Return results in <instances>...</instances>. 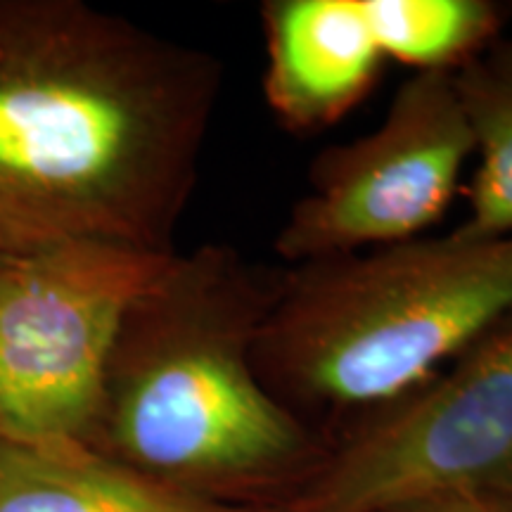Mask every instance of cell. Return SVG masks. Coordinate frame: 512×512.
<instances>
[{"mask_svg": "<svg viewBox=\"0 0 512 512\" xmlns=\"http://www.w3.org/2000/svg\"><path fill=\"white\" fill-rule=\"evenodd\" d=\"M0 512H278L185 494L81 441L0 439Z\"/></svg>", "mask_w": 512, "mask_h": 512, "instance_id": "cell-8", "label": "cell"}, {"mask_svg": "<svg viewBox=\"0 0 512 512\" xmlns=\"http://www.w3.org/2000/svg\"><path fill=\"white\" fill-rule=\"evenodd\" d=\"M171 254L67 240L0 261V439H91L121 318Z\"/></svg>", "mask_w": 512, "mask_h": 512, "instance_id": "cell-4", "label": "cell"}, {"mask_svg": "<svg viewBox=\"0 0 512 512\" xmlns=\"http://www.w3.org/2000/svg\"><path fill=\"white\" fill-rule=\"evenodd\" d=\"M472 155L453 74H411L380 126L313 159L275 254L297 266L422 238L451 209Z\"/></svg>", "mask_w": 512, "mask_h": 512, "instance_id": "cell-6", "label": "cell"}, {"mask_svg": "<svg viewBox=\"0 0 512 512\" xmlns=\"http://www.w3.org/2000/svg\"><path fill=\"white\" fill-rule=\"evenodd\" d=\"M512 489V318L339 444L278 512H389Z\"/></svg>", "mask_w": 512, "mask_h": 512, "instance_id": "cell-5", "label": "cell"}, {"mask_svg": "<svg viewBox=\"0 0 512 512\" xmlns=\"http://www.w3.org/2000/svg\"><path fill=\"white\" fill-rule=\"evenodd\" d=\"M264 98L294 136L339 124L399 64L392 0H266Z\"/></svg>", "mask_w": 512, "mask_h": 512, "instance_id": "cell-7", "label": "cell"}, {"mask_svg": "<svg viewBox=\"0 0 512 512\" xmlns=\"http://www.w3.org/2000/svg\"><path fill=\"white\" fill-rule=\"evenodd\" d=\"M10 256H15V252H10V249H8V247H5V245H0V261L10 259Z\"/></svg>", "mask_w": 512, "mask_h": 512, "instance_id": "cell-11", "label": "cell"}, {"mask_svg": "<svg viewBox=\"0 0 512 512\" xmlns=\"http://www.w3.org/2000/svg\"><path fill=\"white\" fill-rule=\"evenodd\" d=\"M389 512H512V489L465 491L403 505Z\"/></svg>", "mask_w": 512, "mask_h": 512, "instance_id": "cell-10", "label": "cell"}, {"mask_svg": "<svg viewBox=\"0 0 512 512\" xmlns=\"http://www.w3.org/2000/svg\"><path fill=\"white\" fill-rule=\"evenodd\" d=\"M510 318L512 235L465 240L451 230L278 268L254 361L299 418H366Z\"/></svg>", "mask_w": 512, "mask_h": 512, "instance_id": "cell-3", "label": "cell"}, {"mask_svg": "<svg viewBox=\"0 0 512 512\" xmlns=\"http://www.w3.org/2000/svg\"><path fill=\"white\" fill-rule=\"evenodd\" d=\"M223 67L83 0H0V245L176 252Z\"/></svg>", "mask_w": 512, "mask_h": 512, "instance_id": "cell-1", "label": "cell"}, {"mask_svg": "<svg viewBox=\"0 0 512 512\" xmlns=\"http://www.w3.org/2000/svg\"><path fill=\"white\" fill-rule=\"evenodd\" d=\"M460 110L479 157L467 185V219L453 230L465 240L512 235V36L496 38L453 72Z\"/></svg>", "mask_w": 512, "mask_h": 512, "instance_id": "cell-9", "label": "cell"}, {"mask_svg": "<svg viewBox=\"0 0 512 512\" xmlns=\"http://www.w3.org/2000/svg\"><path fill=\"white\" fill-rule=\"evenodd\" d=\"M275 283L221 242L171 254L121 318L86 444L185 494L283 508L330 444L256 370Z\"/></svg>", "mask_w": 512, "mask_h": 512, "instance_id": "cell-2", "label": "cell"}]
</instances>
